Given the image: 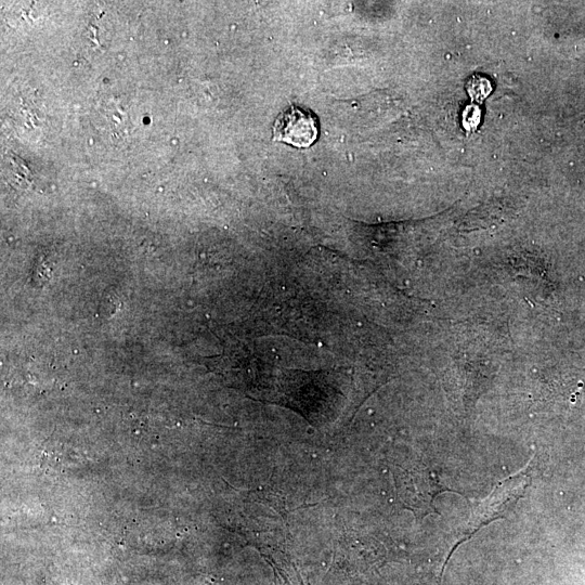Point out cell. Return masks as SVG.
Returning <instances> with one entry per match:
<instances>
[{
	"label": "cell",
	"instance_id": "cell-1",
	"mask_svg": "<svg viewBox=\"0 0 585 585\" xmlns=\"http://www.w3.org/2000/svg\"><path fill=\"white\" fill-rule=\"evenodd\" d=\"M530 465H526L514 476L496 484L492 493L471 512L465 531L451 550L450 556L461 543L472 537L481 528L504 518L510 512L530 485Z\"/></svg>",
	"mask_w": 585,
	"mask_h": 585
},
{
	"label": "cell",
	"instance_id": "cell-4",
	"mask_svg": "<svg viewBox=\"0 0 585 585\" xmlns=\"http://www.w3.org/2000/svg\"><path fill=\"white\" fill-rule=\"evenodd\" d=\"M480 120V109L476 105H470L464 112L463 122L466 129L470 130L477 127Z\"/></svg>",
	"mask_w": 585,
	"mask_h": 585
},
{
	"label": "cell",
	"instance_id": "cell-3",
	"mask_svg": "<svg viewBox=\"0 0 585 585\" xmlns=\"http://www.w3.org/2000/svg\"><path fill=\"white\" fill-rule=\"evenodd\" d=\"M492 87L487 79L481 76H473L467 82V91L472 100L483 101L491 92Z\"/></svg>",
	"mask_w": 585,
	"mask_h": 585
},
{
	"label": "cell",
	"instance_id": "cell-2",
	"mask_svg": "<svg viewBox=\"0 0 585 585\" xmlns=\"http://www.w3.org/2000/svg\"><path fill=\"white\" fill-rule=\"evenodd\" d=\"M318 136L315 116L301 107L289 106L283 110L273 125V141L296 147H309Z\"/></svg>",
	"mask_w": 585,
	"mask_h": 585
}]
</instances>
